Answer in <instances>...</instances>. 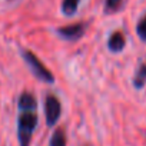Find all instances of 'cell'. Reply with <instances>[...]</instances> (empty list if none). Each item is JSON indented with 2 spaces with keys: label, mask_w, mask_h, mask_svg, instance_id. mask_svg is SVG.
<instances>
[{
  "label": "cell",
  "mask_w": 146,
  "mask_h": 146,
  "mask_svg": "<svg viewBox=\"0 0 146 146\" xmlns=\"http://www.w3.org/2000/svg\"><path fill=\"white\" fill-rule=\"evenodd\" d=\"M36 108H37V102H36V98L32 93L25 92V93L20 95V98H19L20 112H36Z\"/></svg>",
  "instance_id": "5"
},
{
  "label": "cell",
  "mask_w": 146,
  "mask_h": 146,
  "mask_svg": "<svg viewBox=\"0 0 146 146\" xmlns=\"http://www.w3.org/2000/svg\"><path fill=\"white\" fill-rule=\"evenodd\" d=\"M50 146H66V135L62 127H57L50 139Z\"/></svg>",
  "instance_id": "8"
},
{
  "label": "cell",
  "mask_w": 146,
  "mask_h": 146,
  "mask_svg": "<svg viewBox=\"0 0 146 146\" xmlns=\"http://www.w3.org/2000/svg\"><path fill=\"white\" fill-rule=\"evenodd\" d=\"M146 83V64H140L136 75H135V79H133V85L136 89H142Z\"/></svg>",
  "instance_id": "7"
},
{
  "label": "cell",
  "mask_w": 146,
  "mask_h": 146,
  "mask_svg": "<svg viewBox=\"0 0 146 146\" xmlns=\"http://www.w3.org/2000/svg\"><path fill=\"white\" fill-rule=\"evenodd\" d=\"M44 113H46V123L47 126H54L57 120L60 119L62 113V105L59 99L53 95H47L44 99Z\"/></svg>",
  "instance_id": "3"
},
{
  "label": "cell",
  "mask_w": 146,
  "mask_h": 146,
  "mask_svg": "<svg viewBox=\"0 0 146 146\" xmlns=\"http://www.w3.org/2000/svg\"><path fill=\"white\" fill-rule=\"evenodd\" d=\"M85 25L83 23H76V25H70V26H63L60 29H57V35L66 40H79L83 33H85Z\"/></svg>",
  "instance_id": "4"
},
{
  "label": "cell",
  "mask_w": 146,
  "mask_h": 146,
  "mask_svg": "<svg viewBox=\"0 0 146 146\" xmlns=\"http://www.w3.org/2000/svg\"><path fill=\"white\" fill-rule=\"evenodd\" d=\"M22 54H23V59H25V62L27 63V66L30 67L32 73H33V75H35L39 80H42V82H44V83H53V82H54V78H53V75H52V72L40 62V59H39L33 52L23 50Z\"/></svg>",
  "instance_id": "2"
},
{
  "label": "cell",
  "mask_w": 146,
  "mask_h": 146,
  "mask_svg": "<svg viewBox=\"0 0 146 146\" xmlns=\"http://www.w3.org/2000/svg\"><path fill=\"white\" fill-rule=\"evenodd\" d=\"M39 117L36 112H22L17 119V136L20 146H30L33 132L37 126Z\"/></svg>",
  "instance_id": "1"
},
{
  "label": "cell",
  "mask_w": 146,
  "mask_h": 146,
  "mask_svg": "<svg viewBox=\"0 0 146 146\" xmlns=\"http://www.w3.org/2000/svg\"><path fill=\"white\" fill-rule=\"evenodd\" d=\"M136 32H137L139 37L146 42V15L139 20V23H137V26H136Z\"/></svg>",
  "instance_id": "10"
},
{
  "label": "cell",
  "mask_w": 146,
  "mask_h": 146,
  "mask_svg": "<svg viewBox=\"0 0 146 146\" xmlns=\"http://www.w3.org/2000/svg\"><path fill=\"white\" fill-rule=\"evenodd\" d=\"M79 2H80V0H63V3H62V10H63V13H64L66 16L75 15L76 10H78Z\"/></svg>",
  "instance_id": "9"
},
{
  "label": "cell",
  "mask_w": 146,
  "mask_h": 146,
  "mask_svg": "<svg viewBox=\"0 0 146 146\" xmlns=\"http://www.w3.org/2000/svg\"><path fill=\"white\" fill-rule=\"evenodd\" d=\"M123 0H106V12L112 13V12H117L122 7Z\"/></svg>",
  "instance_id": "11"
},
{
  "label": "cell",
  "mask_w": 146,
  "mask_h": 146,
  "mask_svg": "<svg viewBox=\"0 0 146 146\" xmlns=\"http://www.w3.org/2000/svg\"><path fill=\"white\" fill-rule=\"evenodd\" d=\"M125 44H126V40H125V36L120 32H115L108 40V47L113 53L122 52L125 49Z\"/></svg>",
  "instance_id": "6"
}]
</instances>
